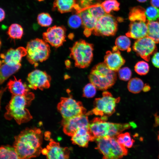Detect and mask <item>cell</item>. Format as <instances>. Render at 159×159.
<instances>
[{
	"label": "cell",
	"mask_w": 159,
	"mask_h": 159,
	"mask_svg": "<svg viewBox=\"0 0 159 159\" xmlns=\"http://www.w3.org/2000/svg\"><path fill=\"white\" fill-rule=\"evenodd\" d=\"M14 138L13 147L19 159H31L41 153L43 133L40 129L27 128Z\"/></svg>",
	"instance_id": "cell-1"
},
{
	"label": "cell",
	"mask_w": 159,
	"mask_h": 159,
	"mask_svg": "<svg viewBox=\"0 0 159 159\" xmlns=\"http://www.w3.org/2000/svg\"><path fill=\"white\" fill-rule=\"evenodd\" d=\"M34 97V94L30 92L24 95H12L11 100L6 107L5 118L8 120L14 119L19 125L30 120L32 116L26 107L31 105Z\"/></svg>",
	"instance_id": "cell-2"
},
{
	"label": "cell",
	"mask_w": 159,
	"mask_h": 159,
	"mask_svg": "<svg viewBox=\"0 0 159 159\" xmlns=\"http://www.w3.org/2000/svg\"><path fill=\"white\" fill-rule=\"evenodd\" d=\"M117 78L116 72L110 69L104 62L95 66L88 76L90 83L100 90H105L112 87Z\"/></svg>",
	"instance_id": "cell-3"
},
{
	"label": "cell",
	"mask_w": 159,
	"mask_h": 159,
	"mask_svg": "<svg viewBox=\"0 0 159 159\" xmlns=\"http://www.w3.org/2000/svg\"><path fill=\"white\" fill-rule=\"evenodd\" d=\"M95 140V148L102 155V159H120L127 153L126 148L119 143L116 138L105 137Z\"/></svg>",
	"instance_id": "cell-4"
},
{
	"label": "cell",
	"mask_w": 159,
	"mask_h": 159,
	"mask_svg": "<svg viewBox=\"0 0 159 159\" xmlns=\"http://www.w3.org/2000/svg\"><path fill=\"white\" fill-rule=\"evenodd\" d=\"M93 44L83 39L74 42L70 48V57L74 61L75 67L84 68L89 66L93 59Z\"/></svg>",
	"instance_id": "cell-5"
},
{
	"label": "cell",
	"mask_w": 159,
	"mask_h": 159,
	"mask_svg": "<svg viewBox=\"0 0 159 159\" xmlns=\"http://www.w3.org/2000/svg\"><path fill=\"white\" fill-rule=\"evenodd\" d=\"M120 100V97L115 98L110 92L105 91L102 93L101 97L95 99L93 108L85 115H99L107 120V117L115 112L116 104Z\"/></svg>",
	"instance_id": "cell-6"
},
{
	"label": "cell",
	"mask_w": 159,
	"mask_h": 159,
	"mask_svg": "<svg viewBox=\"0 0 159 159\" xmlns=\"http://www.w3.org/2000/svg\"><path fill=\"white\" fill-rule=\"evenodd\" d=\"M26 58L31 64L35 67L38 65L39 62L45 61L49 58L50 49L47 43L44 40L36 38L30 41L26 47Z\"/></svg>",
	"instance_id": "cell-7"
},
{
	"label": "cell",
	"mask_w": 159,
	"mask_h": 159,
	"mask_svg": "<svg viewBox=\"0 0 159 159\" xmlns=\"http://www.w3.org/2000/svg\"><path fill=\"white\" fill-rule=\"evenodd\" d=\"M57 109L63 118L68 119L85 115L86 110L80 101L71 97H62L57 105Z\"/></svg>",
	"instance_id": "cell-8"
},
{
	"label": "cell",
	"mask_w": 159,
	"mask_h": 159,
	"mask_svg": "<svg viewBox=\"0 0 159 159\" xmlns=\"http://www.w3.org/2000/svg\"><path fill=\"white\" fill-rule=\"evenodd\" d=\"M117 29V24L112 15L106 14L97 21L93 33L96 36H110L114 35Z\"/></svg>",
	"instance_id": "cell-9"
},
{
	"label": "cell",
	"mask_w": 159,
	"mask_h": 159,
	"mask_svg": "<svg viewBox=\"0 0 159 159\" xmlns=\"http://www.w3.org/2000/svg\"><path fill=\"white\" fill-rule=\"evenodd\" d=\"M156 43L150 37L146 36L137 39L132 47L133 50L139 56L149 61L150 56L157 51Z\"/></svg>",
	"instance_id": "cell-10"
},
{
	"label": "cell",
	"mask_w": 159,
	"mask_h": 159,
	"mask_svg": "<svg viewBox=\"0 0 159 159\" xmlns=\"http://www.w3.org/2000/svg\"><path fill=\"white\" fill-rule=\"evenodd\" d=\"M27 80L29 88L42 90L50 87L51 78L45 71L35 69L28 74Z\"/></svg>",
	"instance_id": "cell-11"
},
{
	"label": "cell",
	"mask_w": 159,
	"mask_h": 159,
	"mask_svg": "<svg viewBox=\"0 0 159 159\" xmlns=\"http://www.w3.org/2000/svg\"><path fill=\"white\" fill-rule=\"evenodd\" d=\"M61 124L64 133L72 137L79 129L89 127V123L87 116L85 114L68 119L63 118Z\"/></svg>",
	"instance_id": "cell-12"
},
{
	"label": "cell",
	"mask_w": 159,
	"mask_h": 159,
	"mask_svg": "<svg viewBox=\"0 0 159 159\" xmlns=\"http://www.w3.org/2000/svg\"><path fill=\"white\" fill-rule=\"evenodd\" d=\"M65 28L62 26H54L48 28L43 33L44 40L52 47L58 48L66 41Z\"/></svg>",
	"instance_id": "cell-13"
},
{
	"label": "cell",
	"mask_w": 159,
	"mask_h": 159,
	"mask_svg": "<svg viewBox=\"0 0 159 159\" xmlns=\"http://www.w3.org/2000/svg\"><path fill=\"white\" fill-rule=\"evenodd\" d=\"M104 62L111 70L117 72L124 64L125 60L115 46L112 48V51L106 52L104 57Z\"/></svg>",
	"instance_id": "cell-14"
},
{
	"label": "cell",
	"mask_w": 159,
	"mask_h": 159,
	"mask_svg": "<svg viewBox=\"0 0 159 159\" xmlns=\"http://www.w3.org/2000/svg\"><path fill=\"white\" fill-rule=\"evenodd\" d=\"M101 117L94 118L89 123V129L95 138L108 137L110 122H107Z\"/></svg>",
	"instance_id": "cell-15"
},
{
	"label": "cell",
	"mask_w": 159,
	"mask_h": 159,
	"mask_svg": "<svg viewBox=\"0 0 159 159\" xmlns=\"http://www.w3.org/2000/svg\"><path fill=\"white\" fill-rule=\"evenodd\" d=\"M27 54L26 48L19 47L16 49L10 48L4 54H1V61L9 65L14 66L20 64L22 58Z\"/></svg>",
	"instance_id": "cell-16"
},
{
	"label": "cell",
	"mask_w": 159,
	"mask_h": 159,
	"mask_svg": "<svg viewBox=\"0 0 159 159\" xmlns=\"http://www.w3.org/2000/svg\"><path fill=\"white\" fill-rule=\"evenodd\" d=\"M49 144L47 146L48 150L46 155L47 159H68L70 149L61 147L59 143L50 139Z\"/></svg>",
	"instance_id": "cell-17"
},
{
	"label": "cell",
	"mask_w": 159,
	"mask_h": 159,
	"mask_svg": "<svg viewBox=\"0 0 159 159\" xmlns=\"http://www.w3.org/2000/svg\"><path fill=\"white\" fill-rule=\"evenodd\" d=\"M95 140L90 131L89 127H82L72 136L71 140L73 144L82 147H87L90 141Z\"/></svg>",
	"instance_id": "cell-18"
},
{
	"label": "cell",
	"mask_w": 159,
	"mask_h": 159,
	"mask_svg": "<svg viewBox=\"0 0 159 159\" xmlns=\"http://www.w3.org/2000/svg\"><path fill=\"white\" fill-rule=\"evenodd\" d=\"M148 28L147 23L141 21H131L129 30L126 34L129 37L138 39L147 36Z\"/></svg>",
	"instance_id": "cell-19"
},
{
	"label": "cell",
	"mask_w": 159,
	"mask_h": 159,
	"mask_svg": "<svg viewBox=\"0 0 159 159\" xmlns=\"http://www.w3.org/2000/svg\"><path fill=\"white\" fill-rule=\"evenodd\" d=\"M79 14L81 17L82 25L85 29L84 34L88 37L94 29L98 19L91 15L87 8L82 10Z\"/></svg>",
	"instance_id": "cell-20"
},
{
	"label": "cell",
	"mask_w": 159,
	"mask_h": 159,
	"mask_svg": "<svg viewBox=\"0 0 159 159\" xmlns=\"http://www.w3.org/2000/svg\"><path fill=\"white\" fill-rule=\"evenodd\" d=\"M7 87L12 95H24L29 92V87L26 84L23 83L21 79L18 80L15 76L8 82Z\"/></svg>",
	"instance_id": "cell-21"
},
{
	"label": "cell",
	"mask_w": 159,
	"mask_h": 159,
	"mask_svg": "<svg viewBox=\"0 0 159 159\" xmlns=\"http://www.w3.org/2000/svg\"><path fill=\"white\" fill-rule=\"evenodd\" d=\"M21 64L11 66L0 61L1 84H2L10 76L18 71L21 68Z\"/></svg>",
	"instance_id": "cell-22"
},
{
	"label": "cell",
	"mask_w": 159,
	"mask_h": 159,
	"mask_svg": "<svg viewBox=\"0 0 159 159\" xmlns=\"http://www.w3.org/2000/svg\"><path fill=\"white\" fill-rule=\"evenodd\" d=\"M75 0H55L53 9H57L61 13L71 11L75 6Z\"/></svg>",
	"instance_id": "cell-23"
},
{
	"label": "cell",
	"mask_w": 159,
	"mask_h": 159,
	"mask_svg": "<svg viewBox=\"0 0 159 159\" xmlns=\"http://www.w3.org/2000/svg\"><path fill=\"white\" fill-rule=\"evenodd\" d=\"M145 10L140 6H137L130 8L128 15V19L131 21H141L146 22Z\"/></svg>",
	"instance_id": "cell-24"
},
{
	"label": "cell",
	"mask_w": 159,
	"mask_h": 159,
	"mask_svg": "<svg viewBox=\"0 0 159 159\" xmlns=\"http://www.w3.org/2000/svg\"><path fill=\"white\" fill-rule=\"evenodd\" d=\"M147 36L150 37L156 43H159V18L156 21H148Z\"/></svg>",
	"instance_id": "cell-25"
},
{
	"label": "cell",
	"mask_w": 159,
	"mask_h": 159,
	"mask_svg": "<svg viewBox=\"0 0 159 159\" xmlns=\"http://www.w3.org/2000/svg\"><path fill=\"white\" fill-rule=\"evenodd\" d=\"M0 159H19L14 148L9 145L1 146Z\"/></svg>",
	"instance_id": "cell-26"
},
{
	"label": "cell",
	"mask_w": 159,
	"mask_h": 159,
	"mask_svg": "<svg viewBox=\"0 0 159 159\" xmlns=\"http://www.w3.org/2000/svg\"><path fill=\"white\" fill-rule=\"evenodd\" d=\"M144 86L143 82L141 79L135 77L129 80L127 84V87L130 92L137 94L143 90Z\"/></svg>",
	"instance_id": "cell-27"
},
{
	"label": "cell",
	"mask_w": 159,
	"mask_h": 159,
	"mask_svg": "<svg viewBox=\"0 0 159 159\" xmlns=\"http://www.w3.org/2000/svg\"><path fill=\"white\" fill-rule=\"evenodd\" d=\"M115 46L120 50L130 52L131 41L129 37L125 35L118 37L115 41Z\"/></svg>",
	"instance_id": "cell-28"
},
{
	"label": "cell",
	"mask_w": 159,
	"mask_h": 159,
	"mask_svg": "<svg viewBox=\"0 0 159 159\" xmlns=\"http://www.w3.org/2000/svg\"><path fill=\"white\" fill-rule=\"evenodd\" d=\"M7 34L11 39H21L23 34V29L20 25L13 24L9 27Z\"/></svg>",
	"instance_id": "cell-29"
},
{
	"label": "cell",
	"mask_w": 159,
	"mask_h": 159,
	"mask_svg": "<svg viewBox=\"0 0 159 159\" xmlns=\"http://www.w3.org/2000/svg\"><path fill=\"white\" fill-rule=\"evenodd\" d=\"M118 143L126 148L132 147L134 140L131 138L129 132L120 133L116 138Z\"/></svg>",
	"instance_id": "cell-30"
},
{
	"label": "cell",
	"mask_w": 159,
	"mask_h": 159,
	"mask_svg": "<svg viewBox=\"0 0 159 159\" xmlns=\"http://www.w3.org/2000/svg\"><path fill=\"white\" fill-rule=\"evenodd\" d=\"M101 5L107 14L112 11H117L120 9V3L117 0H105Z\"/></svg>",
	"instance_id": "cell-31"
},
{
	"label": "cell",
	"mask_w": 159,
	"mask_h": 159,
	"mask_svg": "<svg viewBox=\"0 0 159 159\" xmlns=\"http://www.w3.org/2000/svg\"><path fill=\"white\" fill-rule=\"evenodd\" d=\"M87 8L91 15L97 19L106 14L102 5L100 4L92 5Z\"/></svg>",
	"instance_id": "cell-32"
},
{
	"label": "cell",
	"mask_w": 159,
	"mask_h": 159,
	"mask_svg": "<svg viewBox=\"0 0 159 159\" xmlns=\"http://www.w3.org/2000/svg\"><path fill=\"white\" fill-rule=\"evenodd\" d=\"M37 20L39 24L43 27L50 26L53 21L52 18L49 14L44 12L38 15Z\"/></svg>",
	"instance_id": "cell-33"
},
{
	"label": "cell",
	"mask_w": 159,
	"mask_h": 159,
	"mask_svg": "<svg viewBox=\"0 0 159 159\" xmlns=\"http://www.w3.org/2000/svg\"><path fill=\"white\" fill-rule=\"evenodd\" d=\"M135 72L140 75H145L148 72L149 66L148 63L144 61H141L137 62L134 67Z\"/></svg>",
	"instance_id": "cell-34"
},
{
	"label": "cell",
	"mask_w": 159,
	"mask_h": 159,
	"mask_svg": "<svg viewBox=\"0 0 159 159\" xmlns=\"http://www.w3.org/2000/svg\"><path fill=\"white\" fill-rule=\"evenodd\" d=\"M69 26L72 29H77L82 24V21L79 14H75L71 15L68 21Z\"/></svg>",
	"instance_id": "cell-35"
},
{
	"label": "cell",
	"mask_w": 159,
	"mask_h": 159,
	"mask_svg": "<svg viewBox=\"0 0 159 159\" xmlns=\"http://www.w3.org/2000/svg\"><path fill=\"white\" fill-rule=\"evenodd\" d=\"M145 13L148 21H155L159 18V9L157 7L153 6L148 7Z\"/></svg>",
	"instance_id": "cell-36"
},
{
	"label": "cell",
	"mask_w": 159,
	"mask_h": 159,
	"mask_svg": "<svg viewBox=\"0 0 159 159\" xmlns=\"http://www.w3.org/2000/svg\"><path fill=\"white\" fill-rule=\"evenodd\" d=\"M96 87L92 83L87 84L83 88V97L87 98L94 97L96 92Z\"/></svg>",
	"instance_id": "cell-37"
},
{
	"label": "cell",
	"mask_w": 159,
	"mask_h": 159,
	"mask_svg": "<svg viewBox=\"0 0 159 159\" xmlns=\"http://www.w3.org/2000/svg\"><path fill=\"white\" fill-rule=\"evenodd\" d=\"M117 72L119 79L122 80L127 81L130 80L132 76L131 70L127 67L120 68Z\"/></svg>",
	"instance_id": "cell-38"
},
{
	"label": "cell",
	"mask_w": 159,
	"mask_h": 159,
	"mask_svg": "<svg viewBox=\"0 0 159 159\" xmlns=\"http://www.w3.org/2000/svg\"><path fill=\"white\" fill-rule=\"evenodd\" d=\"M151 62L154 66L159 68V52H156L153 54L151 59Z\"/></svg>",
	"instance_id": "cell-39"
},
{
	"label": "cell",
	"mask_w": 159,
	"mask_h": 159,
	"mask_svg": "<svg viewBox=\"0 0 159 159\" xmlns=\"http://www.w3.org/2000/svg\"><path fill=\"white\" fill-rule=\"evenodd\" d=\"M151 5L156 7H159V0H150Z\"/></svg>",
	"instance_id": "cell-40"
},
{
	"label": "cell",
	"mask_w": 159,
	"mask_h": 159,
	"mask_svg": "<svg viewBox=\"0 0 159 159\" xmlns=\"http://www.w3.org/2000/svg\"><path fill=\"white\" fill-rule=\"evenodd\" d=\"M0 21H1L4 19L5 16V12L2 8H0Z\"/></svg>",
	"instance_id": "cell-41"
},
{
	"label": "cell",
	"mask_w": 159,
	"mask_h": 159,
	"mask_svg": "<svg viewBox=\"0 0 159 159\" xmlns=\"http://www.w3.org/2000/svg\"><path fill=\"white\" fill-rule=\"evenodd\" d=\"M150 90V87L148 85H144L143 90L145 92L149 91Z\"/></svg>",
	"instance_id": "cell-42"
},
{
	"label": "cell",
	"mask_w": 159,
	"mask_h": 159,
	"mask_svg": "<svg viewBox=\"0 0 159 159\" xmlns=\"http://www.w3.org/2000/svg\"><path fill=\"white\" fill-rule=\"evenodd\" d=\"M41 153L43 155H46L48 153V150L47 148H44L42 149Z\"/></svg>",
	"instance_id": "cell-43"
},
{
	"label": "cell",
	"mask_w": 159,
	"mask_h": 159,
	"mask_svg": "<svg viewBox=\"0 0 159 159\" xmlns=\"http://www.w3.org/2000/svg\"><path fill=\"white\" fill-rule=\"evenodd\" d=\"M65 64L67 67H69L70 65V62L69 60H67L65 62Z\"/></svg>",
	"instance_id": "cell-44"
},
{
	"label": "cell",
	"mask_w": 159,
	"mask_h": 159,
	"mask_svg": "<svg viewBox=\"0 0 159 159\" xmlns=\"http://www.w3.org/2000/svg\"><path fill=\"white\" fill-rule=\"evenodd\" d=\"M138 2L140 3H144L146 2L147 0H137Z\"/></svg>",
	"instance_id": "cell-45"
},
{
	"label": "cell",
	"mask_w": 159,
	"mask_h": 159,
	"mask_svg": "<svg viewBox=\"0 0 159 159\" xmlns=\"http://www.w3.org/2000/svg\"><path fill=\"white\" fill-rule=\"evenodd\" d=\"M158 140L159 141V134H158Z\"/></svg>",
	"instance_id": "cell-46"
},
{
	"label": "cell",
	"mask_w": 159,
	"mask_h": 159,
	"mask_svg": "<svg viewBox=\"0 0 159 159\" xmlns=\"http://www.w3.org/2000/svg\"><path fill=\"white\" fill-rule=\"evenodd\" d=\"M37 0L38 1H44V0Z\"/></svg>",
	"instance_id": "cell-47"
},
{
	"label": "cell",
	"mask_w": 159,
	"mask_h": 159,
	"mask_svg": "<svg viewBox=\"0 0 159 159\" xmlns=\"http://www.w3.org/2000/svg\"></svg>",
	"instance_id": "cell-48"
}]
</instances>
